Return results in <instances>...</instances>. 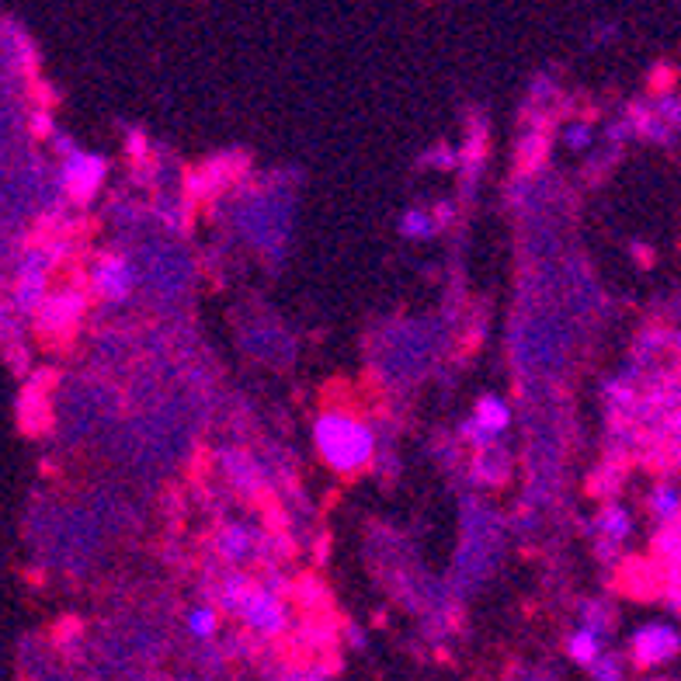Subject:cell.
Instances as JSON below:
<instances>
[{
    "label": "cell",
    "mask_w": 681,
    "mask_h": 681,
    "mask_svg": "<svg viewBox=\"0 0 681 681\" xmlns=\"http://www.w3.org/2000/svg\"><path fill=\"white\" fill-rule=\"evenodd\" d=\"M313 435H317L320 456L341 473L362 470V466L372 459V452H376L372 431L365 428L362 421L344 417V414H324L317 421V428H313Z\"/></svg>",
    "instance_id": "6da1fadb"
},
{
    "label": "cell",
    "mask_w": 681,
    "mask_h": 681,
    "mask_svg": "<svg viewBox=\"0 0 681 681\" xmlns=\"http://www.w3.org/2000/svg\"><path fill=\"white\" fill-rule=\"evenodd\" d=\"M223 605L230 612H237L240 619L251 629L265 636H275L285 629V605L278 602V595H272L261 584H251L244 574H230L223 584Z\"/></svg>",
    "instance_id": "7a4b0ae2"
},
{
    "label": "cell",
    "mask_w": 681,
    "mask_h": 681,
    "mask_svg": "<svg viewBox=\"0 0 681 681\" xmlns=\"http://www.w3.org/2000/svg\"><path fill=\"white\" fill-rule=\"evenodd\" d=\"M508 424H511L508 404H504V400H497V397H483L477 404V414H473V421L466 424L463 435L470 438L477 449H490V445H494L497 438L508 431Z\"/></svg>",
    "instance_id": "3957f363"
},
{
    "label": "cell",
    "mask_w": 681,
    "mask_h": 681,
    "mask_svg": "<svg viewBox=\"0 0 681 681\" xmlns=\"http://www.w3.org/2000/svg\"><path fill=\"white\" fill-rule=\"evenodd\" d=\"M136 272L126 258H105L98 268H94V285L105 299H126L133 292Z\"/></svg>",
    "instance_id": "277c9868"
},
{
    "label": "cell",
    "mask_w": 681,
    "mask_h": 681,
    "mask_svg": "<svg viewBox=\"0 0 681 681\" xmlns=\"http://www.w3.org/2000/svg\"><path fill=\"white\" fill-rule=\"evenodd\" d=\"M633 647H636V657H640L643 664H657V661H664V657L675 654L678 636H675V629H668V626H647V629L636 633Z\"/></svg>",
    "instance_id": "5b68a950"
},
{
    "label": "cell",
    "mask_w": 681,
    "mask_h": 681,
    "mask_svg": "<svg viewBox=\"0 0 681 681\" xmlns=\"http://www.w3.org/2000/svg\"><path fill=\"white\" fill-rule=\"evenodd\" d=\"M251 549H254V536L244 525H230V529L219 532V553L230 563H244L247 556H251Z\"/></svg>",
    "instance_id": "8992f818"
},
{
    "label": "cell",
    "mask_w": 681,
    "mask_h": 681,
    "mask_svg": "<svg viewBox=\"0 0 681 681\" xmlns=\"http://www.w3.org/2000/svg\"><path fill=\"white\" fill-rule=\"evenodd\" d=\"M570 657H574L577 664H595L598 657H602V640H598V629H577L574 636H570L567 643Z\"/></svg>",
    "instance_id": "52a82bcc"
},
{
    "label": "cell",
    "mask_w": 681,
    "mask_h": 681,
    "mask_svg": "<svg viewBox=\"0 0 681 681\" xmlns=\"http://www.w3.org/2000/svg\"><path fill=\"white\" fill-rule=\"evenodd\" d=\"M431 230H435V223H431V216L424 209H407L404 216H400V233L410 240L431 237Z\"/></svg>",
    "instance_id": "ba28073f"
},
{
    "label": "cell",
    "mask_w": 681,
    "mask_h": 681,
    "mask_svg": "<svg viewBox=\"0 0 681 681\" xmlns=\"http://www.w3.org/2000/svg\"><path fill=\"white\" fill-rule=\"evenodd\" d=\"M216 626H219V615L216 609H209V605H202V609L188 615V629H192V636H199V640H209V636L216 633Z\"/></svg>",
    "instance_id": "9c48e42d"
},
{
    "label": "cell",
    "mask_w": 681,
    "mask_h": 681,
    "mask_svg": "<svg viewBox=\"0 0 681 681\" xmlns=\"http://www.w3.org/2000/svg\"><path fill=\"white\" fill-rule=\"evenodd\" d=\"M654 508H657V515H675V511H678V494H675V490H661V494L654 497Z\"/></svg>",
    "instance_id": "30bf717a"
},
{
    "label": "cell",
    "mask_w": 681,
    "mask_h": 681,
    "mask_svg": "<svg viewBox=\"0 0 681 681\" xmlns=\"http://www.w3.org/2000/svg\"><path fill=\"white\" fill-rule=\"evenodd\" d=\"M588 139H591V129H588V126H570V129H567V143L574 146V150H581V146L588 143Z\"/></svg>",
    "instance_id": "8fae6325"
},
{
    "label": "cell",
    "mask_w": 681,
    "mask_h": 681,
    "mask_svg": "<svg viewBox=\"0 0 681 681\" xmlns=\"http://www.w3.org/2000/svg\"><path fill=\"white\" fill-rule=\"evenodd\" d=\"M591 668H595L598 681H615V661H602V657H598Z\"/></svg>",
    "instance_id": "7c38bea8"
}]
</instances>
